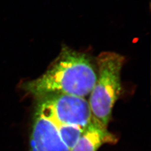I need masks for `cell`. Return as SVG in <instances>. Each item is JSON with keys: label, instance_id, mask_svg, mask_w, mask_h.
Here are the masks:
<instances>
[{"label": "cell", "instance_id": "6da1fadb", "mask_svg": "<svg viewBox=\"0 0 151 151\" xmlns=\"http://www.w3.org/2000/svg\"><path fill=\"white\" fill-rule=\"evenodd\" d=\"M96 76L87 55L65 47L42 75L22 83V88L37 99L54 94L85 98L90 94Z\"/></svg>", "mask_w": 151, "mask_h": 151}, {"label": "cell", "instance_id": "5b68a950", "mask_svg": "<svg viewBox=\"0 0 151 151\" xmlns=\"http://www.w3.org/2000/svg\"><path fill=\"white\" fill-rule=\"evenodd\" d=\"M117 141L116 135L110 132L107 127L92 118L70 151H97L103 145H114Z\"/></svg>", "mask_w": 151, "mask_h": 151}, {"label": "cell", "instance_id": "3957f363", "mask_svg": "<svg viewBox=\"0 0 151 151\" xmlns=\"http://www.w3.org/2000/svg\"><path fill=\"white\" fill-rule=\"evenodd\" d=\"M35 111L54 125L69 124L84 129L92 119L88 102L84 97L67 94L38 98Z\"/></svg>", "mask_w": 151, "mask_h": 151}, {"label": "cell", "instance_id": "7a4b0ae2", "mask_svg": "<svg viewBox=\"0 0 151 151\" xmlns=\"http://www.w3.org/2000/svg\"><path fill=\"white\" fill-rule=\"evenodd\" d=\"M96 61L98 74L88 104L92 118L107 127L121 93L120 73L125 58L113 52H103Z\"/></svg>", "mask_w": 151, "mask_h": 151}, {"label": "cell", "instance_id": "8992f818", "mask_svg": "<svg viewBox=\"0 0 151 151\" xmlns=\"http://www.w3.org/2000/svg\"><path fill=\"white\" fill-rule=\"evenodd\" d=\"M62 141L71 150L83 131L80 127L69 124H58L55 125Z\"/></svg>", "mask_w": 151, "mask_h": 151}, {"label": "cell", "instance_id": "277c9868", "mask_svg": "<svg viewBox=\"0 0 151 151\" xmlns=\"http://www.w3.org/2000/svg\"><path fill=\"white\" fill-rule=\"evenodd\" d=\"M30 141V151H70L62 140L55 125L37 111Z\"/></svg>", "mask_w": 151, "mask_h": 151}]
</instances>
